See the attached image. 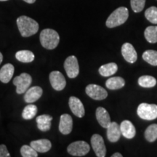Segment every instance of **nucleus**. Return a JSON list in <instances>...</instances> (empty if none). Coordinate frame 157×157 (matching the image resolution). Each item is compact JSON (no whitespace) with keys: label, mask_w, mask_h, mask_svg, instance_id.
I'll list each match as a JSON object with an SVG mask.
<instances>
[{"label":"nucleus","mask_w":157,"mask_h":157,"mask_svg":"<svg viewBox=\"0 0 157 157\" xmlns=\"http://www.w3.org/2000/svg\"><path fill=\"white\" fill-rule=\"evenodd\" d=\"M146 39L149 43L154 44L157 42V26H148L144 31Z\"/></svg>","instance_id":"25"},{"label":"nucleus","mask_w":157,"mask_h":157,"mask_svg":"<svg viewBox=\"0 0 157 157\" xmlns=\"http://www.w3.org/2000/svg\"><path fill=\"white\" fill-rule=\"evenodd\" d=\"M15 68L13 64L7 63L0 69V81L2 83L7 84L10 81L14 74Z\"/></svg>","instance_id":"18"},{"label":"nucleus","mask_w":157,"mask_h":157,"mask_svg":"<svg viewBox=\"0 0 157 157\" xmlns=\"http://www.w3.org/2000/svg\"><path fill=\"white\" fill-rule=\"evenodd\" d=\"M107 137L108 140L111 143H116L120 139L121 135L120 125L117 122H111L109 126L107 127Z\"/></svg>","instance_id":"15"},{"label":"nucleus","mask_w":157,"mask_h":157,"mask_svg":"<svg viewBox=\"0 0 157 157\" xmlns=\"http://www.w3.org/2000/svg\"><path fill=\"white\" fill-rule=\"evenodd\" d=\"M50 82L52 88L57 91H61L66 85L64 76L58 71H54L50 74Z\"/></svg>","instance_id":"10"},{"label":"nucleus","mask_w":157,"mask_h":157,"mask_svg":"<svg viewBox=\"0 0 157 157\" xmlns=\"http://www.w3.org/2000/svg\"><path fill=\"white\" fill-rule=\"evenodd\" d=\"M138 117L144 120H154L157 118V105L143 103L137 108Z\"/></svg>","instance_id":"4"},{"label":"nucleus","mask_w":157,"mask_h":157,"mask_svg":"<svg viewBox=\"0 0 157 157\" xmlns=\"http://www.w3.org/2000/svg\"><path fill=\"white\" fill-rule=\"evenodd\" d=\"M91 145L93 151L98 157H105L106 155V148L103 137L98 134L93 135L91 137Z\"/></svg>","instance_id":"9"},{"label":"nucleus","mask_w":157,"mask_h":157,"mask_svg":"<svg viewBox=\"0 0 157 157\" xmlns=\"http://www.w3.org/2000/svg\"><path fill=\"white\" fill-rule=\"evenodd\" d=\"M17 28L23 37H29L36 34L39 31V24L36 21L28 16L22 15L16 21Z\"/></svg>","instance_id":"1"},{"label":"nucleus","mask_w":157,"mask_h":157,"mask_svg":"<svg viewBox=\"0 0 157 157\" xmlns=\"http://www.w3.org/2000/svg\"><path fill=\"white\" fill-rule=\"evenodd\" d=\"M145 137L150 143L154 142L157 139V124H153L147 127L145 131Z\"/></svg>","instance_id":"27"},{"label":"nucleus","mask_w":157,"mask_h":157,"mask_svg":"<svg viewBox=\"0 0 157 157\" xmlns=\"http://www.w3.org/2000/svg\"><path fill=\"white\" fill-rule=\"evenodd\" d=\"M130 4L135 13H140L144 8L146 0H130Z\"/></svg>","instance_id":"31"},{"label":"nucleus","mask_w":157,"mask_h":157,"mask_svg":"<svg viewBox=\"0 0 157 157\" xmlns=\"http://www.w3.org/2000/svg\"><path fill=\"white\" fill-rule=\"evenodd\" d=\"M13 84L16 87V93L19 95L25 93L32 82V77L27 73H22L13 79Z\"/></svg>","instance_id":"6"},{"label":"nucleus","mask_w":157,"mask_h":157,"mask_svg":"<svg viewBox=\"0 0 157 157\" xmlns=\"http://www.w3.org/2000/svg\"><path fill=\"white\" fill-rule=\"evenodd\" d=\"M21 154L23 157H37L38 154L31 146L24 145L21 147Z\"/></svg>","instance_id":"30"},{"label":"nucleus","mask_w":157,"mask_h":157,"mask_svg":"<svg viewBox=\"0 0 157 157\" xmlns=\"http://www.w3.org/2000/svg\"><path fill=\"white\" fill-rule=\"evenodd\" d=\"M2 60H3V56H2V52H0V64L2 63Z\"/></svg>","instance_id":"35"},{"label":"nucleus","mask_w":157,"mask_h":157,"mask_svg":"<svg viewBox=\"0 0 157 157\" xmlns=\"http://www.w3.org/2000/svg\"><path fill=\"white\" fill-rule=\"evenodd\" d=\"M120 129L121 135L127 139L133 138L136 134L135 127L130 121H123L120 124Z\"/></svg>","instance_id":"19"},{"label":"nucleus","mask_w":157,"mask_h":157,"mask_svg":"<svg viewBox=\"0 0 157 157\" xmlns=\"http://www.w3.org/2000/svg\"><path fill=\"white\" fill-rule=\"evenodd\" d=\"M129 17L128 9L125 7H120L109 15L108 17L106 23V26L108 28H114L122 25L127 21Z\"/></svg>","instance_id":"3"},{"label":"nucleus","mask_w":157,"mask_h":157,"mask_svg":"<svg viewBox=\"0 0 157 157\" xmlns=\"http://www.w3.org/2000/svg\"><path fill=\"white\" fill-rule=\"evenodd\" d=\"M85 92L89 97L95 101H102L105 99L108 96L107 91L103 87L94 84L87 85Z\"/></svg>","instance_id":"8"},{"label":"nucleus","mask_w":157,"mask_h":157,"mask_svg":"<svg viewBox=\"0 0 157 157\" xmlns=\"http://www.w3.org/2000/svg\"><path fill=\"white\" fill-rule=\"evenodd\" d=\"M15 58L20 62L31 63L34 60L35 56L30 50H20L15 54Z\"/></svg>","instance_id":"23"},{"label":"nucleus","mask_w":157,"mask_h":157,"mask_svg":"<svg viewBox=\"0 0 157 157\" xmlns=\"http://www.w3.org/2000/svg\"><path fill=\"white\" fill-rule=\"evenodd\" d=\"M23 1L29 4H33L36 2V0H23Z\"/></svg>","instance_id":"34"},{"label":"nucleus","mask_w":157,"mask_h":157,"mask_svg":"<svg viewBox=\"0 0 157 157\" xmlns=\"http://www.w3.org/2000/svg\"><path fill=\"white\" fill-rule=\"evenodd\" d=\"M64 68L68 77L76 78L79 73V66L76 57L74 56L68 57L65 60Z\"/></svg>","instance_id":"7"},{"label":"nucleus","mask_w":157,"mask_h":157,"mask_svg":"<svg viewBox=\"0 0 157 157\" xmlns=\"http://www.w3.org/2000/svg\"><path fill=\"white\" fill-rule=\"evenodd\" d=\"M118 70V66L115 63H109L103 65L99 68V73L101 76H110L114 74Z\"/></svg>","instance_id":"22"},{"label":"nucleus","mask_w":157,"mask_h":157,"mask_svg":"<svg viewBox=\"0 0 157 157\" xmlns=\"http://www.w3.org/2000/svg\"><path fill=\"white\" fill-rule=\"evenodd\" d=\"M10 154L5 145H0V157H10Z\"/></svg>","instance_id":"32"},{"label":"nucleus","mask_w":157,"mask_h":157,"mask_svg":"<svg viewBox=\"0 0 157 157\" xmlns=\"http://www.w3.org/2000/svg\"><path fill=\"white\" fill-rule=\"evenodd\" d=\"M145 16L149 22L157 24V7H151L145 12Z\"/></svg>","instance_id":"29"},{"label":"nucleus","mask_w":157,"mask_h":157,"mask_svg":"<svg viewBox=\"0 0 157 157\" xmlns=\"http://www.w3.org/2000/svg\"><path fill=\"white\" fill-rule=\"evenodd\" d=\"M42 93L43 90L42 87H39V86H34V87L27 90V91L25 93L23 99L27 103H34L42 97Z\"/></svg>","instance_id":"14"},{"label":"nucleus","mask_w":157,"mask_h":157,"mask_svg":"<svg viewBox=\"0 0 157 157\" xmlns=\"http://www.w3.org/2000/svg\"><path fill=\"white\" fill-rule=\"evenodd\" d=\"M68 105L71 111L76 117L82 118L85 114V110L83 103L78 98L72 96L69 98Z\"/></svg>","instance_id":"11"},{"label":"nucleus","mask_w":157,"mask_h":157,"mask_svg":"<svg viewBox=\"0 0 157 157\" xmlns=\"http://www.w3.org/2000/svg\"><path fill=\"white\" fill-rule=\"evenodd\" d=\"M73 129V119L69 114L64 113L60 116L59 130L63 135H68Z\"/></svg>","instance_id":"12"},{"label":"nucleus","mask_w":157,"mask_h":157,"mask_svg":"<svg viewBox=\"0 0 157 157\" xmlns=\"http://www.w3.org/2000/svg\"><path fill=\"white\" fill-rule=\"evenodd\" d=\"M52 117L50 115L43 114L36 117V121L37 123V127L40 131L48 132L51 128V121Z\"/></svg>","instance_id":"20"},{"label":"nucleus","mask_w":157,"mask_h":157,"mask_svg":"<svg viewBox=\"0 0 157 157\" xmlns=\"http://www.w3.org/2000/svg\"><path fill=\"white\" fill-rule=\"evenodd\" d=\"M30 146L37 153H46L52 148V143L48 139H40V140L31 141Z\"/></svg>","instance_id":"17"},{"label":"nucleus","mask_w":157,"mask_h":157,"mask_svg":"<svg viewBox=\"0 0 157 157\" xmlns=\"http://www.w3.org/2000/svg\"><path fill=\"white\" fill-rule=\"evenodd\" d=\"M143 59L151 66H157V51L148 50L143 52Z\"/></svg>","instance_id":"26"},{"label":"nucleus","mask_w":157,"mask_h":157,"mask_svg":"<svg viewBox=\"0 0 157 157\" xmlns=\"http://www.w3.org/2000/svg\"><path fill=\"white\" fill-rule=\"evenodd\" d=\"M41 44L47 50H54L60 42V36L56 31L51 29H46L42 31L39 36Z\"/></svg>","instance_id":"2"},{"label":"nucleus","mask_w":157,"mask_h":157,"mask_svg":"<svg viewBox=\"0 0 157 157\" xmlns=\"http://www.w3.org/2000/svg\"><path fill=\"white\" fill-rule=\"evenodd\" d=\"M37 113V107L36 105L30 104V105H26L23 109L22 113V117L25 120H31L33 118H34Z\"/></svg>","instance_id":"28"},{"label":"nucleus","mask_w":157,"mask_h":157,"mask_svg":"<svg viewBox=\"0 0 157 157\" xmlns=\"http://www.w3.org/2000/svg\"><path fill=\"white\" fill-rule=\"evenodd\" d=\"M90 145L85 141L79 140L71 143L68 146L67 151L70 155L74 156H84L89 153Z\"/></svg>","instance_id":"5"},{"label":"nucleus","mask_w":157,"mask_h":157,"mask_svg":"<svg viewBox=\"0 0 157 157\" xmlns=\"http://www.w3.org/2000/svg\"><path fill=\"white\" fill-rule=\"evenodd\" d=\"M96 119L100 125L106 129L111 124V118L108 111L103 107H98L96 109Z\"/></svg>","instance_id":"16"},{"label":"nucleus","mask_w":157,"mask_h":157,"mask_svg":"<svg viewBox=\"0 0 157 157\" xmlns=\"http://www.w3.org/2000/svg\"><path fill=\"white\" fill-rule=\"evenodd\" d=\"M111 156L112 157H122V155H121L120 153H115V154H113Z\"/></svg>","instance_id":"33"},{"label":"nucleus","mask_w":157,"mask_h":157,"mask_svg":"<svg viewBox=\"0 0 157 157\" xmlns=\"http://www.w3.org/2000/svg\"><path fill=\"white\" fill-rule=\"evenodd\" d=\"M5 1H8V0H0V2H5Z\"/></svg>","instance_id":"36"},{"label":"nucleus","mask_w":157,"mask_h":157,"mask_svg":"<svg viewBox=\"0 0 157 157\" xmlns=\"http://www.w3.org/2000/svg\"><path fill=\"white\" fill-rule=\"evenodd\" d=\"M121 54L125 60L130 63H134L137 59L136 50L130 43H124L121 47Z\"/></svg>","instance_id":"13"},{"label":"nucleus","mask_w":157,"mask_h":157,"mask_svg":"<svg viewBox=\"0 0 157 157\" xmlns=\"http://www.w3.org/2000/svg\"><path fill=\"white\" fill-rule=\"evenodd\" d=\"M125 84V81L123 78L119 77V76H116V77H111L107 80L105 82V86L108 89L111 90H119L122 88Z\"/></svg>","instance_id":"21"},{"label":"nucleus","mask_w":157,"mask_h":157,"mask_svg":"<svg viewBox=\"0 0 157 157\" xmlns=\"http://www.w3.org/2000/svg\"><path fill=\"white\" fill-rule=\"evenodd\" d=\"M138 84L140 87L151 88L156 84V79L151 76H142L138 78Z\"/></svg>","instance_id":"24"}]
</instances>
